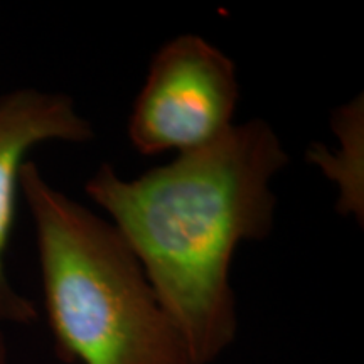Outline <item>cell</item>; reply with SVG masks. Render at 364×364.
Here are the masks:
<instances>
[{"mask_svg":"<svg viewBox=\"0 0 364 364\" xmlns=\"http://www.w3.org/2000/svg\"><path fill=\"white\" fill-rule=\"evenodd\" d=\"M287 164L275 129L253 118L136 179L102 164L86 181V194L139 258L193 364L213 363L233 344L231 263L241 243L272 233V179Z\"/></svg>","mask_w":364,"mask_h":364,"instance_id":"1","label":"cell"},{"mask_svg":"<svg viewBox=\"0 0 364 364\" xmlns=\"http://www.w3.org/2000/svg\"><path fill=\"white\" fill-rule=\"evenodd\" d=\"M19 193L33 218L44 306L61 361L193 364L139 258L112 221L26 161Z\"/></svg>","mask_w":364,"mask_h":364,"instance_id":"2","label":"cell"},{"mask_svg":"<svg viewBox=\"0 0 364 364\" xmlns=\"http://www.w3.org/2000/svg\"><path fill=\"white\" fill-rule=\"evenodd\" d=\"M240 102L233 59L201 36L181 34L152 58L127 135L142 156L188 154L233 127Z\"/></svg>","mask_w":364,"mask_h":364,"instance_id":"3","label":"cell"},{"mask_svg":"<svg viewBox=\"0 0 364 364\" xmlns=\"http://www.w3.org/2000/svg\"><path fill=\"white\" fill-rule=\"evenodd\" d=\"M93 139L91 122L65 93L27 86L0 97V324H31L39 316L33 300L11 284L6 270L21 169L27 156L48 142L88 144Z\"/></svg>","mask_w":364,"mask_h":364,"instance_id":"4","label":"cell"},{"mask_svg":"<svg viewBox=\"0 0 364 364\" xmlns=\"http://www.w3.org/2000/svg\"><path fill=\"white\" fill-rule=\"evenodd\" d=\"M332 127L341 139V150L336 159H329L314 144L309 157L314 164H318L327 177L339 184L341 196L338 211L341 215H353L363 221V188L354 184L349 172L363 181V97L353 100L351 103L341 107L332 115Z\"/></svg>","mask_w":364,"mask_h":364,"instance_id":"5","label":"cell"},{"mask_svg":"<svg viewBox=\"0 0 364 364\" xmlns=\"http://www.w3.org/2000/svg\"><path fill=\"white\" fill-rule=\"evenodd\" d=\"M0 364H7V343L2 329H0Z\"/></svg>","mask_w":364,"mask_h":364,"instance_id":"6","label":"cell"}]
</instances>
